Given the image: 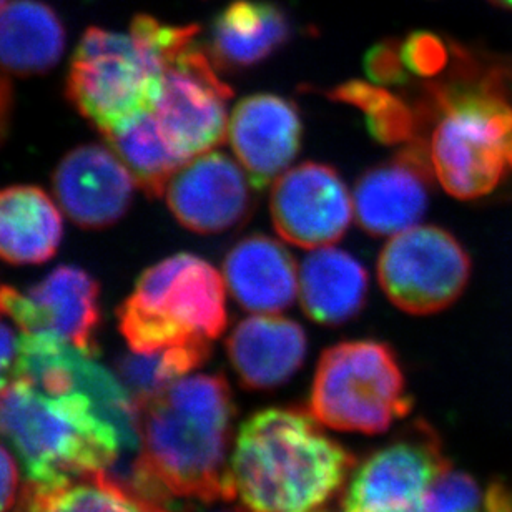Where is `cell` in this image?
I'll return each instance as SVG.
<instances>
[{
  "mask_svg": "<svg viewBox=\"0 0 512 512\" xmlns=\"http://www.w3.org/2000/svg\"><path fill=\"white\" fill-rule=\"evenodd\" d=\"M140 463L170 498L227 501L235 401L222 375L183 376L135 401Z\"/></svg>",
  "mask_w": 512,
  "mask_h": 512,
  "instance_id": "obj_2",
  "label": "cell"
},
{
  "mask_svg": "<svg viewBox=\"0 0 512 512\" xmlns=\"http://www.w3.org/2000/svg\"><path fill=\"white\" fill-rule=\"evenodd\" d=\"M366 75L376 85L391 87L409 82V72L399 54V40H383L368 50L365 57Z\"/></svg>",
  "mask_w": 512,
  "mask_h": 512,
  "instance_id": "obj_29",
  "label": "cell"
},
{
  "mask_svg": "<svg viewBox=\"0 0 512 512\" xmlns=\"http://www.w3.org/2000/svg\"><path fill=\"white\" fill-rule=\"evenodd\" d=\"M225 286L217 268L200 256H168L143 271L120 306V333L135 353L212 343L227 328Z\"/></svg>",
  "mask_w": 512,
  "mask_h": 512,
  "instance_id": "obj_6",
  "label": "cell"
},
{
  "mask_svg": "<svg viewBox=\"0 0 512 512\" xmlns=\"http://www.w3.org/2000/svg\"><path fill=\"white\" fill-rule=\"evenodd\" d=\"M172 32L173 25L137 15L128 34L92 27L80 39L67 90L105 137L155 110Z\"/></svg>",
  "mask_w": 512,
  "mask_h": 512,
  "instance_id": "obj_5",
  "label": "cell"
},
{
  "mask_svg": "<svg viewBox=\"0 0 512 512\" xmlns=\"http://www.w3.org/2000/svg\"><path fill=\"white\" fill-rule=\"evenodd\" d=\"M65 29L59 15L39 0L0 7V67L14 74H40L59 62Z\"/></svg>",
  "mask_w": 512,
  "mask_h": 512,
  "instance_id": "obj_22",
  "label": "cell"
},
{
  "mask_svg": "<svg viewBox=\"0 0 512 512\" xmlns=\"http://www.w3.org/2000/svg\"><path fill=\"white\" fill-rule=\"evenodd\" d=\"M328 97L360 109L365 114L366 127L371 135L384 145L421 140L419 130L423 122L419 119L418 109H413L404 99L391 94L381 85L350 80L331 89Z\"/></svg>",
  "mask_w": 512,
  "mask_h": 512,
  "instance_id": "obj_25",
  "label": "cell"
},
{
  "mask_svg": "<svg viewBox=\"0 0 512 512\" xmlns=\"http://www.w3.org/2000/svg\"><path fill=\"white\" fill-rule=\"evenodd\" d=\"M20 338L10 326L0 321V391L7 388L17 376Z\"/></svg>",
  "mask_w": 512,
  "mask_h": 512,
  "instance_id": "obj_30",
  "label": "cell"
},
{
  "mask_svg": "<svg viewBox=\"0 0 512 512\" xmlns=\"http://www.w3.org/2000/svg\"><path fill=\"white\" fill-rule=\"evenodd\" d=\"M132 173L109 148L84 145L62 158L55 170L54 190L60 207L79 227H110L132 203Z\"/></svg>",
  "mask_w": 512,
  "mask_h": 512,
  "instance_id": "obj_16",
  "label": "cell"
},
{
  "mask_svg": "<svg viewBox=\"0 0 512 512\" xmlns=\"http://www.w3.org/2000/svg\"><path fill=\"white\" fill-rule=\"evenodd\" d=\"M270 212L283 240L310 250L338 242L355 215L340 173L316 162L301 163L276 178Z\"/></svg>",
  "mask_w": 512,
  "mask_h": 512,
  "instance_id": "obj_11",
  "label": "cell"
},
{
  "mask_svg": "<svg viewBox=\"0 0 512 512\" xmlns=\"http://www.w3.org/2000/svg\"><path fill=\"white\" fill-rule=\"evenodd\" d=\"M227 353L245 388H278L305 361V331L275 313H256L235 326L227 340Z\"/></svg>",
  "mask_w": 512,
  "mask_h": 512,
  "instance_id": "obj_17",
  "label": "cell"
},
{
  "mask_svg": "<svg viewBox=\"0 0 512 512\" xmlns=\"http://www.w3.org/2000/svg\"><path fill=\"white\" fill-rule=\"evenodd\" d=\"M300 409L268 408L238 431L227 501L242 512H321L345 486L355 456Z\"/></svg>",
  "mask_w": 512,
  "mask_h": 512,
  "instance_id": "obj_1",
  "label": "cell"
},
{
  "mask_svg": "<svg viewBox=\"0 0 512 512\" xmlns=\"http://www.w3.org/2000/svg\"><path fill=\"white\" fill-rule=\"evenodd\" d=\"M15 512H173L133 498L104 473L57 486L27 483Z\"/></svg>",
  "mask_w": 512,
  "mask_h": 512,
  "instance_id": "obj_23",
  "label": "cell"
},
{
  "mask_svg": "<svg viewBox=\"0 0 512 512\" xmlns=\"http://www.w3.org/2000/svg\"><path fill=\"white\" fill-rule=\"evenodd\" d=\"M413 408L393 348L381 341H345L323 351L311 386L310 413L348 433L380 434Z\"/></svg>",
  "mask_w": 512,
  "mask_h": 512,
  "instance_id": "obj_7",
  "label": "cell"
},
{
  "mask_svg": "<svg viewBox=\"0 0 512 512\" xmlns=\"http://www.w3.org/2000/svg\"><path fill=\"white\" fill-rule=\"evenodd\" d=\"M300 114L280 95L255 94L240 100L228 120V138L256 190L275 183L300 152Z\"/></svg>",
  "mask_w": 512,
  "mask_h": 512,
  "instance_id": "obj_15",
  "label": "cell"
},
{
  "mask_svg": "<svg viewBox=\"0 0 512 512\" xmlns=\"http://www.w3.org/2000/svg\"><path fill=\"white\" fill-rule=\"evenodd\" d=\"M298 295L308 318L320 325H343L365 306L368 273L350 253L316 248L301 263Z\"/></svg>",
  "mask_w": 512,
  "mask_h": 512,
  "instance_id": "obj_19",
  "label": "cell"
},
{
  "mask_svg": "<svg viewBox=\"0 0 512 512\" xmlns=\"http://www.w3.org/2000/svg\"><path fill=\"white\" fill-rule=\"evenodd\" d=\"M298 271L291 253L275 238L250 235L223 261V280L238 305L252 313H278L298 295Z\"/></svg>",
  "mask_w": 512,
  "mask_h": 512,
  "instance_id": "obj_18",
  "label": "cell"
},
{
  "mask_svg": "<svg viewBox=\"0 0 512 512\" xmlns=\"http://www.w3.org/2000/svg\"><path fill=\"white\" fill-rule=\"evenodd\" d=\"M0 438L19 454L27 481L42 486L102 473L124 454L89 394H49L25 378L0 391Z\"/></svg>",
  "mask_w": 512,
  "mask_h": 512,
  "instance_id": "obj_4",
  "label": "cell"
},
{
  "mask_svg": "<svg viewBox=\"0 0 512 512\" xmlns=\"http://www.w3.org/2000/svg\"><path fill=\"white\" fill-rule=\"evenodd\" d=\"M489 2H493L494 5H498V7H503V9L512 10V0H489Z\"/></svg>",
  "mask_w": 512,
  "mask_h": 512,
  "instance_id": "obj_33",
  "label": "cell"
},
{
  "mask_svg": "<svg viewBox=\"0 0 512 512\" xmlns=\"http://www.w3.org/2000/svg\"><path fill=\"white\" fill-rule=\"evenodd\" d=\"M64 223L59 208L39 187L0 190V258L12 265H35L59 250Z\"/></svg>",
  "mask_w": 512,
  "mask_h": 512,
  "instance_id": "obj_20",
  "label": "cell"
},
{
  "mask_svg": "<svg viewBox=\"0 0 512 512\" xmlns=\"http://www.w3.org/2000/svg\"><path fill=\"white\" fill-rule=\"evenodd\" d=\"M107 138L112 150L122 158L133 180L148 197L163 195L173 175L185 165L163 138L152 112L138 117Z\"/></svg>",
  "mask_w": 512,
  "mask_h": 512,
  "instance_id": "obj_24",
  "label": "cell"
},
{
  "mask_svg": "<svg viewBox=\"0 0 512 512\" xmlns=\"http://www.w3.org/2000/svg\"><path fill=\"white\" fill-rule=\"evenodd\" d=\"M99 283L77 266H59L29 291L0 288V311L22 333H49L97 355L100 323Z\"/></svg>",
  "mask_w": 512,
  "mask_h": 512,
  "instance_id": "obj_12",
  "label": "cell"
},
{
  "mask_svg": "<svg viewBox=\"0 0 512 512\" xmlns=\"http://www.w3.org/2000/svg\"><path fill=\"white\" fill-rule=\"evenodd\" d=\"M4 2H5V0H0V7H2V5H4Z\"/></svg>",
  "mask_w": 512,
  "mask_h": 512,
  "instance_id": "obj_34",
  "label": "cell"
},
{
  "mask_svg": "<svg viewBox=\"0 0 512 512\" xmlns=\"http://www.w3.org/2000/svg\"><path fill=\"white\" fill-rule=\"evenodd\" d=\"M471 261L443 228L413 227L393 235L378 260L380 285L389 301L411 315H433L463 295Z\"/></svg>",
  "mask_w": 512,
  "mask_h": 512,
  "instance_id": "obj_9",
  "label": "cell"
},
{
  "mask_svg": "<svg viewBox=\"0 0 512 512\" xmlns=\"http://www.w3.org/2000/svg\"><path fill=\"white\" fill-rule=\"evenodd\" d=\"M399 54L409 75H418L423 79L444 72L453 57L446 42L431 32H414L406 39L399 40Z\"/></svg>",
  "mask_w": 512,
  "mask_h": 512,
  "instance_id": "obj_28",
  "label": "cell"
},
{
  "mask_svg": "<svg viewBox=\"0 0 512 512\" xmlns=\"http://www.w3.org/2000/svg\"><path fill=\"white\" fill-rule=\"evenodd\" d=\"M240 512H242V511H240Z\"/></svg>",
  "mask_w": 512,
  "mask_h": 512,
  "instance_id": "obj_36",
  "label": "cell"
},
{
  "mask_svg": "<svg viewBox=\"0 0 512 512\" xmlns=\"http://www.w3.org/2000/svg\"><path fill=\"white\" fill-rule=\"evenodd\" d=\"M433 165L424 142H411L393 160L366 170L356 182V222L373 237L413 228L428 208Z\"/></svg>",
  "mask_w": 512,
  "mask_h": 512,
  "instance_id": "obj_14",
  "label": "cell"
},
{
  "mask_svg": "<svg viewBox=\"0 0 512 512\" xmlns=\"http://www.w3.org/2000/svg\"><path fill=\"white\" fill-rule=\"evenodd\" d=\"M418 512H488L486 491L473 476L451 468L431 486Z\"/></svg>",
  "mask_w": 512,
  "mask_h": 512,
  "instance_id": "obj_27",
  "label": "cell"
},
{
  "mask_svg": "<svg viewBox=\"0 0 512 512\" xmlns=\"http://www.w3.org/2000/svg\"><path fill=\"white\" fill-rule=\"evenodd\" d=\"M210 353L212 343L208 341L173 346L152 353L132 351V355L120 358L117 370L133 401H142L207 363Z\"/></svg>",
  "mask_w": 512,
  "mask_h": 512,
  "instance_id": "obj_26",
  "label": "cell"
},
{
  "mask_svg": "<svg viewBox=\"0 0 512 512\" xmlns=\"http://www.w3.org/2000/svg\"><path fill=\"white\" fill-rule=\"evenodd\" d=\"M19 468L9 449L0 444V512L10 511L17 501Z\"/></svg>",
  "mask_w": 512,
  "mask_h": 512,
  "instance_id": "obj_31",
  "label": "cell"
},
{
  "mask_svg": "<svg viewBox=\"0 0 512 512\" xmlns=\"http://www.w3.org/2000/svg\"><path fill=\"white\" fill-rule=\"evenodd\" d=\"M10 109H12V90L4 75L0 74V138L5 133L9 122Z\"/></svg>",
  "mask_w": 512,
  "mask_h": 512,
  "instance_id": "obj_32",
  "label": "cell"
},
{
  "mask_svg": "<svg viewBox=\"0 0 512 512\" xmlns=\"http://www.w3.org/2000/svg\"><path fill=\"white\" fill-rule=\"evenodd\" d=\"M449 469L438 434L418 421L355 469L340 512H418L431 486Z\"/></svg>",
  "mask_w": 512,
  "mask_h": 512,
  "instance_id": "obj_10",
  "label": "cell"
},
{
  "mask_svg": "<svg viewBox=\"0 0 512 512\" xmlns=\"http://www.w3.org/2000/svg\"><path fill=\"white\" fill-rule=\"evenodd\" d=\"M453 75L428 85L419 115L436 119L429 142L434 177L459 200L493 192L512 172V105L503 70L456 50Z\"/></svg>",
  "mask_w": 512,
  "mask_h": 512,
  "instance_id": "obj_3",
  "label": "cell"
},
{
  "mask_svg": "<svg viewBox=\"0 0 512 512\" xmlns=\"http://www.w3.org/2000/svg\"><path fill=\"white\" fill-rule=\"evenodd\" d=\"M0 288H2V286H0ZM0 315H2V311H0Z\"/></svg>",
  "mask_w": 512,
  "mask_h": 512,
  "instance_id": "obj_35",
  "label": "cell"
},
{
  "mask_svg": "<svg viewBox=\"0 0 512 512\" xmlns=\"http://www.w3.org/2000/svg\"><path fill=\"white\" fill-rule=\"evenodd\" d=\"M197 34L168 50L162 94L152 112L163 138L185 163L222 145L228 135L227 102L233 95L198 47Z\"/></svg>",
  "mask_w": 512,
  "mask_h": 512,
  "instance_id": "obj_8",
  "label": "cell"
},
{
  "mask_svg": "<svg viewBox=\"0 0 512 512\" xmlns=\"http://www.w3.org/2000/svg\"><path fill=\"white\" fill-rule=\"evenodd\" d=\"M290 35V22L278 5L237 0L213 22L210 49L220 67L250 69L275 54Z\"/></svg>",
  "mask_w": 512,
  "mask_h": 512,
  "instance_id": "obj_21",
  "label": "cell"
},
{
  "mask_svg": "<svg viewBox=\"0 0 512 512\" xmlns=\"http://www.w3.org/2000/svg\"><path fill=\"white\" fill-rule=\"evenodd\" d=\"M165 197L178 223L197 233L227 232L252 212V190L242 170L213 150L185 163L168 183Z\"/></svg>",
  "mask_w": 512,
  "mask_h": 512,
  "instance_id": "obj_13",
  "label": "cell"
}]
</instances>
